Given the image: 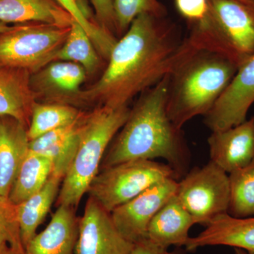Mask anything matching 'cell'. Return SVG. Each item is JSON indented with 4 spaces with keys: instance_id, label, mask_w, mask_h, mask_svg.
Instances as JSON below:
<instances>
[{
    "instance_id": "6da1fadb",
    "label": "cell",
    "mask_w": 254,
    "mask_h": 254,
    "mask_svg": "<svg viewBox=\"0 0 254 254\" xmlns=\"http://www.w3.org/2000/svg\"><path fill=\"white\" fill-rule=\"evenodd\" d=\"M187 50L176 23L167 16L139 15L119 38L99 79L80 92L76 108L128 107L171 72Z\"/></svg>"
},
{
    "instance_id": "7a4b0ae2",
    "label": "cell",
    "mask_w": 254,
    "mask_h": 254,
    "mask_svg": "<svg viewBox=\"0 0 254 254\" xmlns=\"http://www.w3.org/2000/svg\"><path fill=\"white\" fill-rule=\"evenodd\" d=\"M168 88L167 75L141 93L108 147L100 170L129 160L162 158L178 179L188 173L190 150L182 128L169 117Z\"/></svg>"
},
{
    "instance_id": "3957f363",
    "label": "cell",
    "mask_w": 254,
    "mask_h": 254,
    "mask_svg": "<svg viewBox=\"0 0 254 254\" xmlns=\"http://www.w3.org/2000/svg\"><path fill=\"white\" fill-rule=\"evenodd\" d=\"M238 66L222 55L190 48L168 74L167 109L178 128L211 110Z\"/></svg>"
},
{
    "instance_id": "277c9868",
    "label": "cell",
    "mask_w": 254,
    "mask_h": 254,
    "mask_svg": "<svg viewBox=\"0 0 254 254\" xmlns=\"http://www.w3.org/2000/svg\"><path fill=\"white\" fill-rule=\"evenodd\" d=\"M208 12L190 24L186 39L197 50L212 52L240 66L254 54V7L235 0H208Z\"/></svg>"
},
{
    "instance_id": "5b68a950",
    "label": "cell",
    "mask_w": 254,
    "mask_h": 254,
    "mask_svg": "<svg viewBox=\"0 0 254 254\" xmlns=\"http://www.w3.org/2000/svg\"><path fill=\"white\" fill-rule=\"evenodd\" d=\"M129 112L128 107H98L90 110L77 151L62 182L57 206H78L99 173L105 153L126 123Z\"/></svg>"
},
{
    "instance_id": "8992f818",
    "label": "cell",
    "mask_w": 254,
    "mask_h": 254,
    "mask_svg": "<svg viewBox=\"0 0 254 254\" xmlns=\"http://www.w3.org/2000/svg\"><path fill=\"white\" fill-rule=\"evenodd\" d=\"M178 180L168 164L133 160L102 169L88 187V196L111 213L150 187L168 179Z\"/></svg>"
},
{
    "instance_id": "52a82bcc",
    "label": "cell",
    "mask_w": 254,
    "mask_h": 254,
    "mask_svg": "<svg viewBox=\"0 0 254 254\" xmlns=\"http://www.w3.org/2000/svg\"><path fill=\"white\" fill-rule=\"evenodd\" d=\"M69 30L36 22L12 26L0 33V65L36 73L53 62Z\"/></svg>"
},
{
    "instance_id": "ba28073f",
    "label": "cell",
    "mask_w": 254,
    "mask_h": 254,
    "mask_svg": "<svg viewBox=\"0 0 254 254\" xmlns=\"http://www.w3.org/2000/svg\"><path fill=\"white\" fill-rule=\"evenodd\" d=\"M176 195L195 225L205 227L218 215L228 213L229 175L210 160L182 177L178 182Z\"/></svg>"
},
{
    "instance_id": "9c48e42d",
    "label": "cell",
    "mask_w": 254,
    "mask_h": 254,
    "mask_svg": "<svg viewBox=\"0 0 254 254\" xmlns=\"http://www.w3.org/2000/svg\"><path fill=\"white\" fill-rule=\"evenodd\" d=\"M178 181L170 178L147 189L110 213L124 238L133 244L146 239L147 230L159 210L176 194Z\"/></svg>"
},
{
    "instance_id": "30bf717a",
    "label": "cell",
    "mask_w": 254,
    "mask_h": 254,
    "mask_svg": "<svg viewBox=\"0 0 254 254\" xmlns=\"http://www.w3.org/2000/svg\"><path fill=\"white\" fill-rule=\"evenodd\" d=\"M254 103V54L239 66L228 86L211 110L204 124L211 131H222L247 120Z\"/></svg>"
},
{
    "instance_id": "8fae6325",
    "label": "cell",
    "mask_w": 254,
    "mask_h": 254,
    "mask_svg": "<svg viewBox=\"0 0 254 254\" xmlns=\"http://www.w3.org/2000/svg\"><path fill=\"white\" fill-rule=\"evenodd\" d=\"M133 247L119 232L110 212L88 196L79 218L75 254H131Z\"/></svg>"
},
{
    "instance_id": "7c38bea8",
    "label": "cell",
    "mask_w": 254,
    "mask_h": 254,
    "mask_svg": "<svg viewBox=\"0 0 254 254\" xmlns=\"http://www.w3.org/2000/svg\"><path fill=\"white\" fill-rule=\"evenodd\" d=\"M86 77V71L78 64L52 62L31 74V89L38 103H59L76 108Z\"/></svg>"
},
{
    "instance_id": "4fadbf2b",
    "label": "cell",
    "mask_w": 254,
    "mask_h": 254,
    "mask_svg": "<svg viewBox=\"0 0 254 254\" xmlns=\"http://www.w3.org/2000/svg\"><path fill=\"white\" fill-rule=\"evenodd\" d=\"M208 144L210 161L227 174L247 166L254 158V117L227 129L212 131Z\"/></svg>"
},
{
    "instance_id": "5bb4252c",
    "label": "cell",
    "mask_w": 254,
    "mask_h": 254,
    "mask_svg": "<svg viewBox=\"0 0 254 254\" xmlns=\"http://www.w3.org/2000/svg\"><path fill=\"white\" fill-rule=\"evenodd\" d=\"M208 246H228L254 254V216L239 218L229 213L218 215L199 235L190 237L185 249L193 252Z\"/></svg>"
},
{
    "instance_id": "9a60e30c",
    "label": "cell",
    "mask_w": 254,
    "mask_h": 254,
    "mask_svg": "<svg viewBox=\"0 0 254 254\" xmlns=\"http://www.w3.org/2000/svg\"><path fill=\"white\" fill-rule=\"evenodd\" d=\"M89 111H83L74 122L30 141L29 150L50 159L53 175L64 179L71 166L86 125Z\"/></svg>"
},
{
    "instance_id": "2e32d148",
    "label": "cell",
    "mask_w": 254,
    "mask_h": 254,
    "mask_svg": "<svg viewBox=\"0 0 254 254\" xmlns=\"http://www.w3.org/2000/svg\"><path fill=\"white\" fill-rule=\"evenodd\" d=\"M79 230V218L75 208L58 206L46 228L26 246V254H75Z\"/></svg>"
},
{
    "instance_id": "e0dca14e",
    "label": "cell",
    "mask_w": 254,
    "mask_h": 254,
    "mask_svg": "<svg viewBox=\"0 0 254 254\" xmlns=\"http://www.w3.org/2000/svg\"><path fill=\"white\" fill-rule=\"evenodd\" d=\"M29 144L27 127L11 117L0 116V195L9 197Z\"/></svg>"
},
{
    "instance_id": "ac0fdd59",
    "label": "cell",
    "mask_w": 254,
    "mask_h": 254,
    "mask_svg": "<svg viewBox=\"0 0 254 254\" xmlns=\"http://www.w3.org/2000/svg\"><path fill=\"white\" fill-rule=\"evenodd\" d=\"M26 70L0 65V116L11 117L29 126L36 99Z\"/></svg>"
},
{
    "instance_id": "d6986e66",
    "label": "cell",
    "mask_w": 254,
    "mask_h": 254,
    "mask_svg": "<svg viewBox=\"0 0 254 254\" xmlns=\"http://www.w3.org/2000/svg\"><path fill=\"white\" fill-rule=\"evenodd\" d=\"M195 223L176 194L155 214L147 230L146 239L157 247L181 248L187 245L189 232Z\"/></svg>"
},
{
    "instance_id": "ffe728a7",
    "label": "cell",
    "mask_w": 254,
    "mask_h": 254,
    "mask_svg": "<svg viewBox=\"0 0 254 254\" xmlns=\"http://www.w3.org/2000/svg\"><path fill=\"white\" fill-rule=\"evenodd\" d=\"M73 21L55 0H0V22L48 23L68 27Z\"/></svg>"
},
{
    "instance_id": "44dd1931",
    "label": "cell",
    "mask_w": 254,
    "mask_h": 254,
    "mask_svg": "<svg viewBox=\"0 0 254 254\" xmlns=\"http://www.w3.org/2000/svg\"><path fill=\"white\" fill-rule=\"evenodd\" d=\"M62 182L63 179L52 175L39 191L17 205L20 235L24 249L36 235L38 227L56 201Z\"/></svg>"
},
{
    "instance_id": "7402d4cb",
    "label": "cell",
    "mask_w": 254,
    "mask_h": 254,
    "mask_svg": "<svg viewBox=\"0 0 254 254\" xmlns=\"http://www.w3.org/2000/svg\"><path fill=\"white\" fill-rule=\"evenodd\" d=\"M50 159L29 150L15 179L9 198L20 204L43 188L53 175Z\"/></svg>"
},
{
    "instance_id": "603a6c76",
    "label": "cell",
    "mask_w": 254,
    "mask_h": 254,
    "mask_svg": "<svg viewBox=\"0 0 254 254\" xmlns=\"http://www.w3.org/2000/svg\"><path fill=\"white\" fill-rule=\"evenodd\" d=\"M102 59L88 33L78 23L73 21L66 41L55 55L53 62L78 64L84 68L87 75H91L99 69Z\"/></svg>"
},
{
    "instance_id": "cb8c5ba5",
    "label": "cell",
    "mask_w": 254,
    "mask_h": 254,
    "mask_svg": "<svg viewBox=\"0 0 254 254\" xmlns=\"http://www.w3.org/2000/svg\"><path fill=\"white\" fill-rule=\"evenodd\" d=\"M83 110L69 105L36 102L28 127L30 141L74 122Z\"/></svg>"
},
{
    "instance_id": "d4e9b609",
    "label": "cell",
    "mask_w": 254,
    "mask_h": 254,
    "mask_svg": "<svg viewBox=\"0 0 254 254\" xmlns=\"http://www.w3.org/2000/svg\"><path fill=\"white\" fill-rule=\"evenodd\" d=\"M228 213L235 218L254 216V158L247 166L229 174Z\"/></svg>"
},
{
    "instance_id": "484cf974",
    "label": "cell",
    "mask_w": 254,
    "mask_h": 254,
    "mask_svg": "<svg viewBox=\"0 0 254 254\" xmlns=\"http://www.w3.org/2000/svg\"><path fill=\"white\" fill-rule=\"evenodd\" d=\"M88 33L93 45L101 58L108 62L112 50L118 39L108 33L95 21L94 17L89 16L82 6L79 0H55Z\"/></svg>"
},
{
    "instance_id": "4316f807",
    "label": "cell",
    "mask_w": 254,
    "mask_h": 254,
    "mask_svg": "<svg viewBox=\"0 0 254 254\" xmlns=\"http://www.w3.org/2000/svg\"><path fill=\"white\" fill-rule=\"evenodd\" d=\"M116 16L118 38H121L139 15L168 16L166 6L159 0H113Z\"/></svg>"
},
{
    "instance_id": "83f0119b",
    "label": "cell",
    "mask_w": 254,
    "mask_h": 254,
    "mask_svg": "<svg viewBox=\"0 0 254 254\" xmlns=\"http://www.w3.org/2000/svg\"><path fill=\"white\" fill-rule=\"evenodd\" d=\"M5 245L24 249L20 235L17 205L9 197L0 195V247Z\"/></svg>"
},
{
    "instance_id": "f1b7e54d",
    "label": "cell",
    "mask_w": 254,
    "mask_h": 254,
    "mask_svg": "<svg viewBox=\"0 0 254 254\" xmlns=\"http://www.w3.org/2000/svg\"><path fill=\"white\" fill-rule=\"evenodd\" d=\"M91 2L94 9L96 23L118 39L113 0H91Z\"/></svg>"
},
{
    "instance_id": "f546056e",
    "label": "cell",
    "mask_w": 254,
    "mask_h": 254,
    "mask_svg": "<svg viewBox=\"0 0 254 254\" xmlns=\"http://www.w3.org/2000/svg\"><path fill=\"white\" fill-rule=\"evenodd\" d=\"M175 5L190 25L199 22L208 12V0H175Z\"/></svg>"
},
{
    "instance_id": "4dcf8cb0",
    "label": "cell",
    "mask_w": 254,
    "mask_h": 254,
    "mask_svg": "<svg viewBox=\"0 0 254 254\" xmlns=\"http://www.w3.org/2000/svg\"><path fill=\"white\" fill-rule=\"evenodd\" d=\"M187 251L177 250L170 252L168 250L157 247L145 239L135 244L131 254H187Z\"/></svg>"
},
{
    "instance_id": "1f68e13d",
    "label": "cell",
    "mask_w": 254,
    "mask_h": 254,
    "mask_svg": "<svg viewBox=\"0 0 254 254\" xmlns=\"http://www.w3.org/2000/svg\"><path fill=\"white\" fill-rule=\"evenodd\" d=\"M0 254H26L23 248L5 245L0 247Z\"/></svg>"
},
{
    "instance_id": "d6a6232c",
    "label": "cell",
    "mask_w": 254,
    "mask_h": 254,
    "mask_svg": "<svg viewBox=\"0 0 254 254\" xmlns=\"http://www.w3.org/2000/svg\"><path fill=\"white\" fill-rule=\"evenodd\" d=\"M11 27H12V26H9V24H6V23H5L0 22V33L8 31V30H9Z\"/></svg>"
},
{
    "instance_id": "836d02e7",
    "label": "cell",
    "mask_w": 254,
    "mask_h": 254,
    "mask_svg": "<svg viewBox=\"0 0 254 254\" xmlns=\"http://www.w3.org/2000/svg\"><path fill=\"white\" fill-rule=\"evenodd\" d=\"M235 1H240L244 4L250 5L251 6L254 7V0H235Z\"/></svg>"
},
{
    "instance_id": "e575fe53",
    "label": "cell",
    "mask_w": 254,
    "mask_h": 254,
    "mask_svg": "<svg viewBox=\"0 0 254 254\" xmlns=\"http://www.w3.org/2000/svg\"><path fill=\"white\" fill-rule=\"evenodd\" d=\"M235 254H247L245 251L240 250V249H235Z\"/></svg>"
}]
</instances>
